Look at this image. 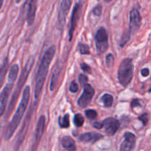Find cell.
Segmentation results:
<instances>
[{"instance_id":"cell-1","label":"cell","mask_w":151,"mask_h":151,"mask_svg":"<svg viewBox=\"0 0 151 151\" xmlns=\"http://www.w3.org/2000/svg\"><path fill=\"white\" fill-rule=\"evenodd\" d=\"M56 49L55 46H51L49 47L45 53L43 55V57L40 62L39 67H38V71H37L36 76L35 79V90H34V96L35 99L39 97L41 91H42L43 87H44V81H45L46 77L49 71L50 63L52 60L53 57L55 53Z\"/></svg>"},{"instance_id":"cell-2","label":"cell","mask_w":151,"mask_h":151,"mask_svg":"<svg viewBox=\"0 0 151 151\" xmlns=\"http://www.w3.org/2000/svg\"><path fill=\"white\" fill-rule=\"evenodd\" d=\"M29 97H30V88H29V86H26L24 90L23 93H22V101H21L20 104H19V107H18L17 110H16V113L13 115V118L10 121V124H8L7 130H6V140H8V139H10L12 137L14 132L17 129L18 126L20 124L22 117H23L25 111H26L27 107Z\"/></svg>"},{"instance_id":"cell-3","label":"cell","mask_w":151,"mask_h":151,"mask_svg":"<svg viewBox=\"0 0 151 151\" xmlns=\"http://www.w3.org/2000/svg\"><path fill=\"white\" fill-rule=\"evenodd\" d=\"M33 62H34V58L30 57L29 59H28L27 62V64L25 65L24 69L22 70V74H21L20 78H19V81H18L17 83L16 90H15L13 96H12L10 104H9L8 109H7V117L9 116V115L11 113L13 108H14L15 105H16V102H17V99L18 98H19V94H20L21 90H22V87H23V85L24 84L27 78H28V76H29V72H30L31 69H32V65H33Z\"/></svg>"},{"instance_id":"cell-4","label":"cell","mask_w":151,"mask_h":151,"mask_svg":"<svg viewBox=\"0 0 151 151\" xmlns=\"http://www.w3.org/2000/svg\"><path fill=\"white\" fill-rule=\"evenodd\" d=\"M134 64L132 59L125 58L121 62L118 69V79L124 87L131 83L134 77Z\"/></svg>"},{"instance_id":"cell-5","label":"cell","mask_w":151,"mask_h":151,"mask_svg":"<svg viewBox=\"0 0 151 151\" xmlns=\"http://www.w3.org/2000/svg\"><path fill=\"white\" fill-rule=\"evenodd\" d=\"M96 48L98 54H102L109 48V36L104 28H100L95 35Z\"/></svg>"},{"instance_id":"cell-6","label":"cell","mask_w":151,"mask_h":151,"mask_svg":"<svg viewBox=\"0 0 151 151\" xmlns=\"http://www.w3.org/2000/svg\"><path fill=\"white\" fill-rule=\"evenodd\" d=\"M73 0H62L59 9L58 18V27L60 30H62L66 22V16L69 13L70 7L72 6Z\"/></svg>"},{"instance_id":"cell-7","label":"cell","mask_w":151,"mask_h":151,"mask_svg":"<svg viewBox=\"0 0 151 151\" xmlns=\"http://www.w3.org/2000/svg\"><path fill=\"white\" fill-rule=\"evenodd\" d=\"M81 9H82V4L81 3L78 2L75 4L74 7L73 11H72V17H71L70 21V27L69 30V40L72 41V37H73V33L75 30L78 22L79 21L80 17L81 14Z\"/></svg>"},{"instance_id":"cell-8","label":"cell","mask_w":151,"mask_h":151,"mask_svg":"<svg viewBox=\"0 0 151 151\" xmlns=\"http://www.w3.org/2000/svg\"><path fill=\"white\" fill-rule=\"evenodd\" d=\"M83 93L78 101V104L81 107L85 108L91 102L94 95V90L91 84H86L83 86Z\"/></svg>"},{"instance_id":"cell-9","label":"cell","mask_w":151,"mask_h":151,"mask_svg":"<svg viewBox=\"0 0 151 151\" xmlns=\"http://www.w3.org/2000/svg\"><path fill=\"white\" fill-rule=\"evenodd\" d=\"M142 24V16L137 8H133L130 12V29L131 34L135 33L139 29Z\"/></svg>"},{"instance_id":"cell-10","label":"cell","mask_w":151,"mask_h":151,"mask_svg":"<svg viewBox=\"0 0 151 151\" xmlns=\"http://www.w3.org/2000/svg\"><path fill=\"white\" fill-rule=\"evenodd\" d=\"M102 124H103V127H104L105 129V132L109 136H114L120 127L119 121L116 118L112 117L104 119Z\"/></svg>"},{"instance_id":"cell-11","label":"cell","mask_w":151,"mask_h":151,"mask_svg":"<svg viewBox=\"0 0 151 151\" xmlns=\"http://www.w3.org/2000/svg\"><path fill=\"white\" fill-rule=\"evenodd\" d=\"M137 137L131 132H126L124 134V141L121 144L119 151H132L136 145Z\"/></svg>"},{"instance_id":"cell-12","label":"cell","mask_w":151,"mask_h":151,"mask_svg":"<svg viewBox=\"0 0 151 151\" xmlns=\"http://www.w3.org/2000/svg\"><path fill=\"white\" fill-rule=\"evenodd\" d=\"M13 87V83L9 82L5 85L1 93H0V117L4 114L7 100Z\"/></svg>"},{"instance_id":"cell-13","label":"cell","mask_w":151,"mask_h":151,"mask_svg":"<svg viewBox=\"0 0 151 151\" xmlns=\"http://www.w3.org/2000/svg\"><path fill=\"white\" fill-rule=\"evenodd\" d=\"M37 1L38 0H27L26 4H27V21L29 25H31L34 22L35 16V12L37 8Z\"/></svg>"},{"instance_id":"cell-14","label":"cell","mask_w":151,"mask_h":151,"mask_svg":"<svg viewBox=\"0 0 151 151\" xmlns=\"http://www.w3.org/2000/svg\"><path fill=\"white\" fill-rule=\"evenodd\" d=\"M103 136L96 132H89L81 134L79 136V140L85 143H94L100 139H103Z\"/></svg>"},{"instance_id":"cell-15","label":"cell","mask_w":151,"mask_h":151,"mask_svg":"<svg viewBox=\"0 0 151 151\" xmlns=\"http://www.w3.org/2000/svg\"><path fill=\"white\" fill-rule=\"evenodd\" d=\"M45 123H46V118L44 115H41L38 119V123H37L36 129H35V141L38 143L40 142L41 137H42L43 134L44 133V130H45Z\"/></svg>"},{"instance_id":"cell-16","label":"cell","mask_w":151,"mask_h":151,"mask_svg":"<svg viewBox=\"0 0 151 151\" xmlns=\"http://www.w3.org/2000/svg\"><path fill=\"white\" fill-rule=\"evenodd\" d=\"M61 144L63 148H65L66 150H76V146H75V141L70 136H63L61 139Z\"/></svg>"},{"instance_id":"cell-17","label":"cell","mask_w":151,"mask_h":151,"mask_svg":"<svg viewBox=\"0 0 151 151\" xmlns=\"http://www.w3.org/2000/svg\"><path fill=\"white\" fill-rule=\"evenodd\" d=\"M60 71H61V68L59 67L58 65H56L55 68L54 70H53L52 74L51 80H50V90L53 91L55 89L56 86H57L59 76H60Z\"/></svg>"},{"instance_id":"cell-18","label":"cell","mask_w":151,"mask_h":151,"mask_svg":"<svg viewBox=\"0 0 151 151\" xmlns=\"http://www.w3.org/2000/svg\"><path fill=\"white\" fill-rule=\"evenodd\" d=\"M19 65L14 64V65H12L10 68V71H9L8 74V80L10 82L14 83V81H16V78H17L18 73H19Z\"/></svg>"},{"instance_id":"cell-19","label":"cell","mask_w":151,"mask_h":151,"mask_svg":"<svg viewBox=\"0 0 151 151\" xmlns=\"http://www.w3.org/2000/svg\"><path fill=\"white\" fill-rule=\"evenodd\" d=\"M58 123L61 128H68L70 125V124H69V114L66 113L63 117H59Z\"/></svg>"},{"instance_id":"cell-20","label":"cell","mask_w":151,"mask_h":151,"mask_svg":"<svg viewBox=\"0 0 151 151\" xmlns=\"http://www.w3.org/2000/svg\"><path fill=\"white\" fill-rule=\"evenodd\" d=\"M7 68H8V61H7V59H5L2 66L0 68V87L2 85L3 81H4V77H5Z\"/></svg>"},{"instance_id":"cell-21","label":"cell","mask_w":151,"mask_h":151,"mask_svg":"<svg viewBox=\"0 0 151 151\" xmlns=\"http://www.w3.org/2000/svg\"><path fill=\"white\" fill-rule=\"evenodd\" d=\"M102 101H103L104 106L106 107H110L112 106L114 102V98L109 93H106L102 96Z\"/></svg>"},{"instance_id":"cell-22","label":"cell","mask_w":151,"mask_h":151,"mask_svg":"<svg viewBox=\"0 0 151 151\" xmlns=\"http://www.w3.org/2000/svg\"><path fill=\"white\" fill-rule=\"evenodd\" d=\"M84 123V118L81 114L77 113L75 115L74 117V124H75V126L78 127H81L83 126Z\"/></svg>"},{"instance_id":"cell-23","label":"cell","mask_w":151,"mask_h":151,"mask_svg":"<svg viewBox=\"0 0 151 151\" xmlns=\"http://www.w3.org/2000/svg\"><path fill=\"white\" fill-rule=\"evenodd\" d=\"M85 115L87 117V118L90 120L95 119L97 117V111L91 109H88L85 111Z\"/></svg>"},{"instance_id":"cell-24","label":"cell","mask_w":151,"mask_h":151,"mask_svg":"<svg viewBox=\"0 0 151 151\" xmlns=\"http://www.w3.org/2000/svg\"><path fill=\"white\" fill-rule=\"evenodd\" d=\"M79 50L81 54L82 55L89 54L90 53L89 47L86 44H83V43L79 44Z\"/></svg>"},{"instance_id":"cell-25","label":"cell","mask_w":151,"mask_h":151,"mask_svg":"<svg viewBox=\"0 0 151 151\" xmlns=\"http://www.w3.org/2000/svg\"><path fill=\"white\" fill-rule=\"evenodd\" d=\"M106 65L109 68H111L113 67L114 62V57L111 53H109L106 57Z\"/></svg>"},{"instance_id":"cell-26","label":"cell","mask_w":151,"mask_h":151,"mask_svg":"<svg viewBox=\"0 0 151 151\" xmlns=\"http://www.w3.org/2000/svg\"><path fill=\"white\" fill-rule=\"evenodd\" d=\"M131 33L129 32V30L128 32H126L125 33L123 34L122 36V38H121V43H120V46L121 47H124L125 44L128 41V40L130 39V37H131Z\"/></svg>"},{"instance_id":"cell-27","label":"cell","mask_w":151,"mask_h":151,"mask_svg":"<svg viewBox=\"0 0 151 151\" xmlns=\"http://www.w3.org/2000/svg\"><path fill=\"white\" fill-rule=\"evenodd\" d=\"M102 10H103V6L101 4H97L92 10V13L95 16H100L102 13Z\"/></svg>"},{"instance_id":"cell-28","label":"cell","mask_w":151,"mask_h":151,"mask_svg":"<svg viewBox=\"0 0 151 151\" xmlns=\"http://www.w3.org/2000/svg\"><path fill=\"white\" fill-rule=\"evenodd\" d=\"M79 90V87H78V84H77V82L75 81H72L71 82L70 85H69V91L72 92V93H77Z\"/></svg>"},{"instance_id":"cell-29","label":"cell","mask_w":151,"mask_h":151,"mask_svg":"<svg viewBox=\"0 0 151 151\" xmlns=\"http://www.w3.org/2000/svg\"><path fill=\"white\" fill-rule=\"evenodd\" d=\"M138 118H139V120H140L141 121H142L143 125L144 126L147 125V122H148V120H149L148 114H147V113H143L142 115H139Z\"/></svg>"},{"instance_id":"cell-30","label":"cell","mask_w":151,"mask_h":151,"mask_svg":"<svg viewBox=\"0 0 151 151\" xmlns=\"http://www.w3.org/2000/svg\"><path fill=\"white\" fill-rule=\"evenodd\" d=\"M81 68L84 72L87 73H91V68H90L89 65H87V64L83 62V63L81 64Z\"/></svg>"},{"instance_id":"cell-31","label":"cell","mask_w":151,"mask_h":151,"mask_svg":"<svg viewBox=\"0 0 151 151\" xmlns=\"http://www.w3.org/2000/svg\"><path fill=\"white\" fill-rule=\"evenodd\" d=\"M88 81V77L86 76L84 74H80L79 75V82L81 84V86H83L84 84H86Z\"/></svg>"},{"instance_id":"cell-32","label":"cell","mask_w":151,"mask_h":151,"mask_svg":"<svg viewBox=\"0 0 151 151\" xmlns=\"http://www.w3.org/2000/svg\"><path fill=\"white\" fill-rule=\"evenodd\" d=\"M140 105H140L139 100L138 99H134V100L132 101V102H131V107L132 108H135L137 107H139Z\"/></svg>"},{"instance_id":"cell-33","label":"cell","mask_w":151,"mask_h":151,"mask_svg":"<svg viewBox=\"0 0 151 151\" xmlns=\"http://www.w3.org/2000/svg\"><path fill=\"white\" fill-rule=\"evenodd\" d=\"M92 126L94 128L99 129V130L103 128V124H102V122H98V121H96V122L93 123Z\"/></svg>"},{"instance_id":"cell-34","label":"cell","mask_w":151,"mask_h":151,"mask_svg":"<svg viewBox=\"0 0 151 151\" xmlns=\"http://www.w3.org/2000/svg\"><path fill=\"white\" fill-rule=\"evenodd\" d=\"M149 73H150V71H149V70L147 68H144V69H142L141 70L142 76L144 77H147L149 75Z\"/></svg>"},{"instance_id":"cell-35","label":"cell","mask_w":151,"mask_h":151,"mask_svg":"<svg viewBox=\"0 0 151 151\" xmlns=\"http://www.w3.org/2000/svg\"><path fill=\"white\" fill-rule=\"evenodd\" d=\"M3 1H4V0H0V10H1V7H2V4H3Z\"/></svg>"},{"instance_id":"cell-36","label":"cell","mask_w":151,"mask_h":151,"mask_svg":"<svg viewBox=\"0 0 151 151\" xmlns=\"http://www.w3.org/2000/svg\"><path fill=\"white\" fill-rule=\"evenodd\" d=\"M103 1H105L106 2H110V1H112V0H103Z\"/></svg>"},{"instance_id":"cell-37","label":"cell","mask_w":151,"mask_h":151,"mask_svg":"<svg viewBox=\"0 0 151 151\" xmlns=\"http://www.w3.org/2000/svg\"><path fill=\"white\" fill-rule=\"evenodd\" d=\"M21 1H22V0H16V3H19Z\"/></svg>"}]
</instances>
